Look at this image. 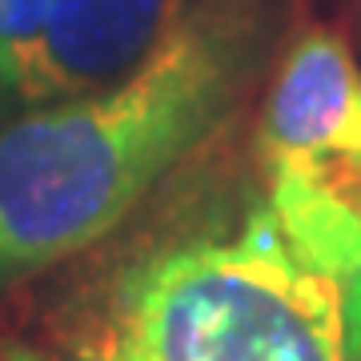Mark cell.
<instances>
[{"mask_svg": "<svg viewBox=\"0 0 361 361\" xmlns=\"http://www.w3.org/2000/svg\"><path fill=\"white\" fill-rule=\"evenodd\" d=\"M0 361H77L68 353H49V349L32 345V341H8L0 349Z\"/></svg>", "mask_w": 361, "mask_h": 361, "instance_id": "6", "label": "cell"}, {"mask_svg": "<svg viewBox=\"0 0 361 361\" xmlns=\"http://www.w3.org/2000/svg\"><path fill=\"white\" fill-rule=\"evenodd\" d=\"M49 0H0V109L25 68Z\"/></svg>", "mask_w": 361, "mask_h": 361, "instance_id": "5", "label": "cell"}, {"mask_svg": "<svg viewBox=\"0 0 361 361\" xmlns=\"http://www.w3.org/2000/svg\"><path fill=\"white\" fill-rule=\"evenodd\" d=\"M221 141L89 249L68 357L361 361V241L285 217Z\"/></svg>", "mask_w": 361, "mask_h": 361, "instance_id": "1", "label": "cell"}, {"mask_svg": "<svg viewBox=\"0 0 361 361\" xmlns=\"http://www.w3.org/2000/svg\"><path fill=\"white\" fill-rule=\"evenodd\" d=\"M197 0H49L0 125L101 92L153 56Z\"/></svg>", "mask_w": 361, "mask_h": 361, "instance_id": "4", "label": "cell"}, {"mask_svg": "<svg viewBox=\"0 0 361 361\" xmlns=\"http://www.w3.org/2000/svg\"><path fill=\"white\" fill-rule=\"evenodd\" d=\"M285 0H197L137 73L0 125V285L109 241L173 173L237 129Z\"/></svg>", "mask_w": 361, "mask_h": 361, "instance_id": "2", "label": "cell"}, {"mask_svg": "<svg viewBox=\"0 0 361 361\" xmlns=\"http://www.w3.org/2000/svg\"><path fill=\"white\" fill-rule=\"evenodd\" d=\"M245 153L281 213L361 237V61L337 28L285 44Z\"/></svg>", "mask_w": 361, "mask_h": 361, "instance_id": "3", "label": "cell"}]
</instances>
